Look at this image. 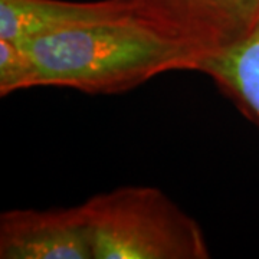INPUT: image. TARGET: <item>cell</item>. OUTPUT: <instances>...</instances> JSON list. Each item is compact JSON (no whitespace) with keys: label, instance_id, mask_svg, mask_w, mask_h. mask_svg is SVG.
<instances>
[{"label":"cell","instance_id":"52a82bcc","mask_svg":"<svg viewBox=\"0 0 259 259\" xmlns=\"http://www.w3.org/2000/svg\"><path fill=\"white\" fill-rule=\"evenodd\" d=\"M36 87V71L22 44L0 39V95Z\"/></svg>","mask_w":259,"mask_h":259},{"label":"cell","instance_id":"3957f363","mask_svg":"<svg viewBox=\"0 0 259 259\" xmlns=\"http://www.w3.org/2000/svg\"><path fill=\"white\" fill-rule=\"evenodd\" d=\"M140 18L212 55L246 36L259 22L258 0H124Z\"/></svg>","mask_w":259,"mask_h":259},{"label":"cell","instance_id":"277c9868","mask_svg":"<svg viewBox=\"0 0 259 259\" xmlns=\"http://www.w3.org/2000/svg\"><path fill=\"white\" fill-rule=\"evenodd\" d=\"M2 259H94L82 204L10 209L0 214Z\"/></svg>","mask_w":259,"mask_h":259},{"label":"cell","instance_id":"7a4b0ae2","mask_svg":"<svg viewBox=\"0 0 259 259\" xmlns=\"http://www.w3.org/2000/svg\"><path fill=\"white\" fill-rule=\"evenodd\" d=\"M94 259H207L200 225L153 186H124L82 203Z\"/></svg>","mask_w":259,"mask_h":259},{"label":"cell","instance_id":"6da1fadb","mask_svg":"<svg viewBox=\"0 0 259 259\" xmlns=\"http://www.w3.org/2000/svg\"><path fill=\"white\" fill-rule=\"evenodd\" d=\"M36 71V87L120 94L171 71H197L202 49L139 15L19 42Z\"/></svg>","mask_w":259,"mask_h":259},{"label":"cell","instance_id":"8992f818","mask_svg":"<svg viewBox=\"0 0 259 259\" xmlns=\"http://www.w3.org/2000/svg\"><path fill=\"white\" fill-rule=\"evenodd\" d=\"M199 72L259 125V22L246 36L204 59Z\"/></svg>","mask_w":259,"mask_h":259},{"label":"cell","instance_id":"5b68a950","mask_svg":"<svg viewBox=\"0 0 259 259\" xmlns=\"http://www.w3.org/2000/svg\"><path fill=\"white\" fill-rule=\"evenodd\" d=\"M131 15L124 0H0V39L23 42Z\"/></svg>","mask_w":259,"mask_h":259}]
</instances>
